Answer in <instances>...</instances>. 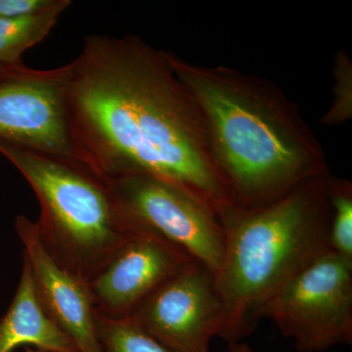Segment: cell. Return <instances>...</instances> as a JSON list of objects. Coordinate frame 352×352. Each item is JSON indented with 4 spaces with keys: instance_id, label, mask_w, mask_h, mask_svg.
Masks as SVG:
<instances>
[{
    "instance_id": "11",
    "label": "cell",
    "mask_w": 352,
    "mask_h": 352,
    "mask_svg": "<svg viewBox=\"0 0 352 352\" xmlns=\"http://www.w3.org/2000/svg\"><path fill=\"white\" fill-rule=\"evenodd\" d=\"M31 344L47 352H78L71 338L48 316L39 302L30 272L23 261L19 285L10 307L0 319V352Z\"/></svg>"
},
{
    "instance_id": "12",
    "label": "cell",
    "mask_w": 352,
    "mask_h": 352,
    "mask_svg": "<svg viewBox=\"0 0 352 352\" xmlns=\"http://www.w3.org/2000/svg\"><path fill=\"white\" fill-rule=\"evenodd\" d=\"M69 0H56L41 12L16 18H0V64L22 62L23 53L41 43L57 24Z\"/></svg>"
},
{
    "instance_id": "15",
    "label": "cell",
    "mask_w": 352,
    "mask_h": 352,
    "mask_svg": "<svg viewBox=\"0 0 352 352\" xmlns=\"http://www.w3.org/2000/svg\"><path fill=\"white\" fill-rule=\"evenodd\" d=\"M333 102L321 122L325 126H340L352 117V62L346 50H339L333 58Z\"/></svg>"
},
{
    "instance_id": "5",
    "label": "cell",
    "mask_w": 352,
    "mask_h": 352,
    "mask_svg": "<svg viewBox=\"0 0 352 352\" xmlns=\"http://www.w3.org/2000/svg\"><path fill=\"white\" fill-rule=\"evenodd\" d=\"M300 352L352 342V261L330 248L305 264L259 311Z\"/></svg>"
},
{
    "instance_id": "2",
    "label": "cell",
    "mask_w": 352,
    "mask_h": 352,
    "mask_svg": "<svg viewBox=\"0 0 352 352\" xmlns=\"http://www.w3.org/2000/svg\"><path fill=\"white\" fill-rule=\"evenodd\" d=\"M166 54L199 109L232 206L267 205L308 180L330 175L318 139L275 83Z\"/></svg>"
},
{
    "instance_id": "3",
    "label": "cell",
    "mask_w": 352,
    "mask_h": 352,
    "mask_svg": "<svg viewBox=\"0 0 352 352\" xmlns=\"http://www.w3.org/2000/svg\"><path fill=\"white\" fill-rule=\"evenodd\" d=\"M327 177L308 180L267 205L219 212L226 252L215 275L224 307L219 337L229 344L251 335L263 305L329 248Z\"/></svg>"
},
{
    "instance_id": "7",
    "label": "cell",
    "mask_w": 352,
    "mask_h": 352,
    "mask_svg": "<svg viewBox=\"0 0 352 352\" xmlns=\"http://www.w3.org/2000/svg\"><path fill=\"white\" fill-rule=\"evenodd\" d=\"M69 78V64L48 69L0 64V138L80 162L67 113Z\"/></svg>"
},
{
    "instance_id": "13",
    "label": "cell",
    "mask_w": 352,
    "mask_h": 352,
    "mask_svg": "<svg viewBox=\"0 0 352 352\" xmlns=\"http://www.w3.org/2000/svg\"><path fill=\"white\" fill-rule=\"evenodd\" d=\"M96 328L100 352H175L131 316L110 317L96 312Z\"/></svg>"
},
{
    "instance_id": "17",
    "label": "cell",
    "mask_w": 352,
    "mask_h": 352,
    "mask_svg": "<svg viewBox=\"0 0 352 352\" xmlns=\"http://www.w3.org/2000/svg\"><path fill=\"white\" fill-rule=\"evenodd\" d=\"M229 351L230 352H252L251 347L245 344H240V342H235V344H229Z\"/></svg>"
},
{
    "instance_id": "8",
    "label": "cell",
    "mask_w": 352,
    "mask_h": 352,
    "mask_svg": "<svg viewBox=\"0 0 352 352\" xmlns=\"http://www.w3.org/2000/svg\"><path fill=\"white\" fill-rule=\"evenodd\" d=\"M129 316L173 351L210 352L224 316L214 273L192 261Z\"/></svg>"
},
{
    "instance_id": "9",
    "label": "cell",
    "mask_w": 352,
    "mask_h": 352,
    "mask_svg": "<svg viewBox=\"0 0 352 352\" xmlns=\"http://www.w3.org/2000/svg\"><path fill=\"white\" fill-rule=\"evenodd\" d=\"M192 261L195 259L168 241L135 227L131 239L87 284L95 311L129 316Z\"/></svg>"
},
{
    "instance_id": "16",
    "label": "cell",
    "mask_w": 352,
    "mask_h": 352,
    "mask_svg": "<svg viewBox=\"0 0 352 352\" xmlns=\"http://www.w3.org/2000/svg\"><path fill=\"white\" fill-rule=\"evenodd\" d=\"M56 0H0V18H16L41 12Z\"/></svg>"
},
{
    "instance_id": "14",
    "label": "cell",
    "mask_w": 352,
    "mask_h": 352,
    "mask_svg": "<svg viewBox=\"0 0 352 352\" xmlns=\"http://www.w3.org/2000/svg\"><path fill=\"white\" fill-rule=\"evenodd\" d=\"M327 191L330 204L329 248L352 261V184L344 178L329 175Z\"/></svg>"
},
{
    "instance_id": "1",
    "label": "cell",
    "mask_w": 352,
    "mask_h": 352,
    "mask_svg": "<svg viewBox=\"0 0 352 352\" xmlns=\"http://www.w3.org/2000/svg\"><path fill=\"white\" fill-rule=\"evenodd\" d=\"M69 64L67 113L82 163L107 179L170 183L217 214L232 206L201 113L166 51L133 34H91Z\"/></svg>"
},
{
    "instance_id": "10",
    "label": "cell",
    "mask_w": 352,
    "mask_h": 352,
    "mask_svg": "<svg viewBox=\"0 0 352 352\" xmlns=\"http://www.w3.org/2000/svg\"><path fill=\"white\" fill-rule=\"evenodd\" d=\"M15 229L23 247L39 302L78 352H100L96 312L88 285L54 261L39 238L36 222L18 215Z\"/></svg>"
},
{
    "instance_id": "6",
    "label": "cell",
    "mask_w": 352,
    "mask_h": 352,
    "mask_svg": "<svg viewBox=\"0 0 352 352\" xmlns=\"http://www.w3.org/2000/svg\"><path fill=\"white\" fill-rule=\"evenodd\" d=\"M108 180L132 226L156 234L217 274L226 237L214 208L179 187L149 176Z\"/></svg>"
},
{
    "instance_id": "18",
    "label": "cell",
    "mask_w": 352,
    "mask_h": 352,
    "mask_svg": "<svg viewBox=\"0 0 352 352\" xmlns=\"http://www.w3.org/2000/svg\"><path fill=\"white\" fill-rule=\"evenodd\" d=\"M25 352H47V351H39V349H38V351H32V349H27V351H25Z\"/></svg>"
},
{
    "instance_id": "4",
    "label": "cell",
    "mask_w": 352,
    "mask_h": 352,
    "mask_svg": "<svg viewBox=\"0 0 352 352\" xmlns=\"http://www.w3.org/2000/svg\"><path fill=\"white\" fill-rule=\"evenodd\" d=\"M0 154L38 198L39 238L59 265L88 284L131 239L112 185L87 164L0 138Z\"/></svg>"
}]
</instances>
